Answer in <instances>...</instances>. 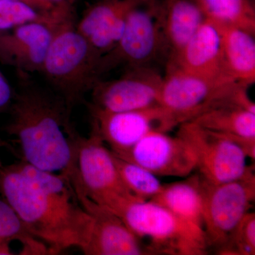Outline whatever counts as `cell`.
Masks as SVG:
<instances>
[{
    "mask_svg": "<svg viewBox=\"0 0 255 255\" xmlns=\"http://www.w3.org/2000/svg\"><path fill=\"white\" fill-rule=\"evenodd\" d=\"M159 17L164 44L173 59L200 27L205 15L195 0H167Z\"/></svg>",
    "mask_w": 255,
    "mask_h": 255,
    "instance_id": "ac0fdd59",
    "label": "cell"
},
{
    "mask_svg": "<svg viewBox=\"0 0 255 255\" xmlns=\"http://www.w3.org/2000/svg\"><path fill=\"white\" fill-rule=\"evenodd\" d=\"M134 6L128 14L123 34L113 49L100 58L99 78L119 65L147 67L164 44L159 16L153 9Z\"/></svg>",
    "mask_w": 255,
    "mask_h": 255,
    "instance_id": "9c48e42d",
    "label": "cell"
},
{
    "mask_svg": "<svg viewBox=\"0 0 255 255\" xmlns=\"http://www.w3.org/2000/svg\"><path fill=\"white\" fill-rule=\"evenodd\" d=\"M177 135L192 149L196 169L207 182H231L254 169L247 159L255 160V140L213 131L193 122L181 124Z\"/></svg>",
    "mask_w": 255,
    "mask_h": 255,
    "instance_id": "5b68a950",
    "label": "cell"
},
{
    "mask_svg": "<svg viewBox=\"0 0 255 255\" xmlns=\"http://www.w3.org/2000/svg\"><path fill=\"white\" fill-rule=\"evenodd\" d=\"M68 176L77 193L101 206L119 196L138 200L124 185L113 152L93 126L88 137L79 135L73 168Z\"/></svg>",
    "mask_w": 255,
    "mask_h": 255,
    "instance_id": "52a82bcc",
    "label": "cell"
},
{
    "mask_svg": "<svg viewBox=\"0 0 255 255\" xmlns=\"http://www.w3.org/2000/svg\"><path fill=\"white\" fill-rule=\"evenodd\" d=\"M105 208L118 216L152 255L207 253L205 233L184 223L158 204L122 196Z\"/></svg>",
    "mask_w": 255,
    "mask_h": 255,
    "instance_id": "277c9868",
    "label": "cell"
},
{
    "mask_svg": "<svg viewBox=\"0 0 255 255\" xmlns=\"http://www.w3.org/2000/svg\"><path fill=\"white\" fill-rule=\"evenodd\" d=\"M150 201L164 206L184 223L204 232L200 174L164 185L162 191Z\"/></svg>",
    "mask_w": 255,
    "mask_h": 255,
    "instance_id": "d6986e66",
    "label": "cell"
},
{
    "mask_svg": "<svg viewBox=\"0 0 255 255\" xmlns=\"http://www.w3.org/2000/svg\"><path fill=\"white\" fill-rule=\"evenodd\" d=\"M240 84L206 78L170 64L162 78L159 105L180 125L213 109L238 105Z\"/></svg>",
    "mask_w": 255,
    "mask_h": 255,
    "instance_id": "8992f818",
    "label": "cell"
},
{
    "mask_svg": "<svg viewBox=\"0 0 255 255\" xmlns=\"http://www.w3.org/2000/svg\"><path fill=\"white\" fill-rule=\"evenodd\" d=\"M141 3L139 0H101L85 11L75 26L102 58L120 40L130 10Z\"/></svg>",
    "mask_w": 255,
    "mask_h": 255,
    "instance_id": "5bb4252c",
    "label": "cell"
},
{
    "mask_svg": "<svg viewBox=\"0 0 255 255\" xmlns=\"http://www.w3.org/2000/svg\"><path fill=\"white\" fill-rule=\"evenodd\" d=\"M51 9L60 21L74 19V6L76 0H42Z\"/></svg>",
    "mask_w": 255,
    "mask_h": 255,
    "instance_id": "484cf974",
    "label": "cell"
},
{
    "mask_svg": "<svg viewBox=\"0 0 255 255\" xmlns=\"http://www.w3.org/2000/svg\"><path fill=\"white\" fill-rule=\"evenodd\" d=\"M92 126L111 151L117 155L152 131L167 132L177 127L168 112L159 105L145 110L111 112L89 105Z\"/></svg>",
    "mask_w": 255,
    "mask_h": 255,
    "instance_id": "30bf717a",
    "label": "cell"
},
{
    "mask_svg": "<svg viewBox=\"0 0 255 255\" xmlns=\"http://www.w3.org/2000/svg\"><path fill=\"white\" fill-rule=\"evenodd\" d=\"M101 57L77 30L74 19L57 23L41 73L70 112L99 81Z\"/></svg>",
    "mask_w": 255,
    "mask_h": 255,
    "instance_id": "3957f363",
    "label": "cell"
},
{
    "mask_svg": "<svg viewBox=\"0 0 255 255\" xmlns=\"http://www.w3.org/2000/svg\"><path fill=\"white\" fill-rule=\"evenodd\" d=\"M76 194L80 204L94 220L90 241L82 251L84 254L152 255L118 216L87 196Z\"/></svg>",
    "mask_w": 255,
    "mask_h": 255,
    "instance_id": "4fadbf2b",
    "label": "cell"
},
{
    "mask_svg": "<svg viewBox=\"0 0 255 255\" xmlns=\"http://www.w3.org/2000/svg\"><path fill=\"white\" fill-rule=\"evenodd\" d=\"M55 25L30 22L14 28L4 40L5 48L23 75L41 73Z\"/></svg>",
    "mask_w": 255,
    "mask_h": 255,
    "instance_id": "2e32d148",
    "label": "cell"
},
{
    "mask_svg": "<svg viewBox=\"0 0 255 255\" xmlns=\"http://www.w3.org/2000/svg\"><path fill=\"white\" fill-rule=\"evenodd\" d=\"M0 187L28 232L46 245L51 255L86 247L93 218L80 204L67 174L23 161L3 172Z\"/></svg>",
    "mask_w": 255,
    "mask_h": 255,
    "instance_id": "6da1fadb",
    "label": "cell"
},
{
    "mask_svg": "<svg viewBox=\"0 0 255 255\" xmlns=\"http://www.w3.org/2000/svg\"><path fill=\"white\" fill-rule=\"evenodd\" d=\"M22 81L15 98L11 130L23 161L41 170L68 174L80 135L71 123L72 112L49 87L31 82L26 75Z\"/></svg>",
    "mask_w": 255,
    "mask_h": 255,
    "instance_id": "7a4b0ae2",
    "label": "cell"
},
{
    "mask_svg": "<svg viewBox=\"0 0 255 255\" xmlns=\"http://www.w3.org/2000/svg\"><path fill=\"white\" fill-rule=\"evenodd\" d=\"M12 97L11 87L0 72V109L7 105Z\"/></svg>",
    "mask_w": 255,
    "mask_h": 255,
    "instance_id": "4316f807",
    "label": "cell"
},
{
    "mask_svg": "<svg viewBox=\"0 0 255 255\" xmlns=\"http://www.w3.org/2000/svg\"><path fill=\"white\" fill-rule=\"evenodd\" d=\"M114 159L124 185L138 200L150 201L162 191L164 185L150 171L116 155Z\"/></svg>",
    "mask_w": 255,
    "mask_h": 255,
    "instance_id": "603a6c76",
    "label": "cell"
},
{
    "mask_svg": "<svg viewBox=\"0 0 255 255\" xmlns=\"http://www.w3.org/2000/svg\"><path fill=\"white\" fill-rule=\"evenodd\" d=\"M206 18L255 34V11L249 0H195Z\"/></svg>",
    "mask_w": 255,
    "mask_h": 255,
    "instance_id": "44dd1931",
    "label": "cell"
},
{
    "mask_svg": "<svg viewBox=\"0 0 255 255\" xmlns=\"http://www.w3.org/2000/svg\"><path fill=\"white\" fill-rule=\"evenodd\" d=\"M169 64L206 78L233 80L223 70L219 26L208 18Z\"/></svg>",
    "mask_w": 255,
    "mask_h": 255,
    "instance_id": "9a60e30c",
    "label": "cell"
},
{
    "mask_svg": "<svg viewBox=\"0 0 255 255\" xmlns=\"http://www.w3.org/2000/svg\"><path fill=\"white\" fill-rule=\"evenodd\" d=\"M30 22L55 25L58 21L26 3L15 0L0 1V31H6Z\"/></svg>",
    "mask_w": 255,
    "mask_h": 255,
    "instance_id": "cb8c5ba5",
    "label": "cell"
},
{
    "mask_svg": "<svg viewBox=\"0 0 255 255\" xmlns=\"http://www.w3.org/2000/svg\"><path fill=\"white\" fill-rule=\"evenodd\" d=\"M201 188L206 241L209 247L218 251L227 243L255 201L254 171L221 184H213L201 177Z\"/></svg>",
    "mask_w": 255,
    "mask_h": 255,
    "instance_id": "ba28073f",
    "label": "cell"
},
{
    "mask_svg": "<svg viewBox=\"0 0 255 255\" xmlns=\"http://www.w3.org/2000/svg\"><path fill=\"white\" fill-rule=\"evenodd\" d=\"M162 77L148 67L128 69L123 76L99 80L92 88V107L111 112L145 110L159 105Z\"/></svg>",
    "mask_w": 255,
    "mask_h": 255,
    "instance_id": "8fae6325",
    "label": "cell"
},
{
    "mask_svg": "<svg viewBox=\"0 0 255 255\" xmlns=\"http://www.w3.org/2000/svg\"><path fill=\"white\" fill-rule=\"evenodd\" d=\"M139 1H141V2H143V1H147V0H139Z\"/></svg>",
    "mask_w": 255,
    "mask_h": 255,
    "instance_id": "f1b7e54d",
    "label": "cell"
},
{
    "mask_svg": "<svg viewBox=\"0 0 255 255\" xmlns=\"http://www.w3.org/2000/svg\"><path fill=\"white\" fill-rule=\"evenodd\" d=\"M217 24L221 31L225 73L242 85H253L255 81V34L236 26Z\"/></svg>",
    "mask_w": 255,
    "mask_h": 255,
    "instance_id": "e0dca14e",
    "label": "cell"
},
{
    "mask_svg": "<svg viewBox=\"0 0 255 255\" xmlns=\"http://www.w3.org/2000/svg\"><path fill=\"white\" fill-rule=\"evenodd\" d=\"M1 1V0H0ZM15 1H21L23 2L26 3L32 7L34 8L36 10H38L40 12L43 13L48 16H51L53 18H55L54 14H53V11L42 0H15Z\"/></svg>",
    "mask_w": 255,
    "mask_h": 255,
    "instance_id": "83f0119b",
    "label": "cell"
},
{
    "mask_svg": "<svg viewBox=\"0 0 255 255\" xmlns=\"http://www.w3.org/2000/svg\"><path fill=\"white\" fill-rule=\"evenodd\" d=\"M189 122L213 131L255 140V112L239 106L217 107Z\"/></svg>",
    "mask_w": 255,
    "mask_h": 255,
    "instance_id": "ffe728a7",
    "label": "cell"
},
{
    "mask_svg": "<svg viewBox=\"0 0 255 255\" xmlns=\"http://www.w3.org/2000/svg\"><path fill=\"white\" fill-rule=\"evenodd\" d=\"M116 156L138 164L156 176L185 177L196 168V156L189 144L178 135L169 136L164 132H150Z\"/></svg>",
    "mask_w": 255,
    "mask_h": 255,
    "instance_id": "7c38bea8",
    "label": "cell"
},
{
    "mask_svg": "<svg viewBox=\"0 0 255 255\" xmlns=\"http://www.w3.org/2000/svg\"><path fill=\"white\" fill-rule=\"evenodd\" d=\"M11 241L21 243L22 255H51L46 245L28 232L12 207L0 200V244Z\"/></svg>",
    "mask_w": 255,
    "mask_h": 255,
    "instance_id": "7402d4cb",
    "label": "cell"
},
{
    "mask_svg": "<svg viewBox=\"0 0 255 255\" xmlns=\"http://www.w3.org/2000/svg\"><path fill=\"white\" fill-rule=\"evenodd\" d=\"M219 255H255V214L248 212L238 224L229 240L218 251Z\"/></svg>",
    "mask_w": 255,
    "mask_h": 255,
    "instance_id": "d4e9b609",
    "label": "cell"
}]
</instances>
